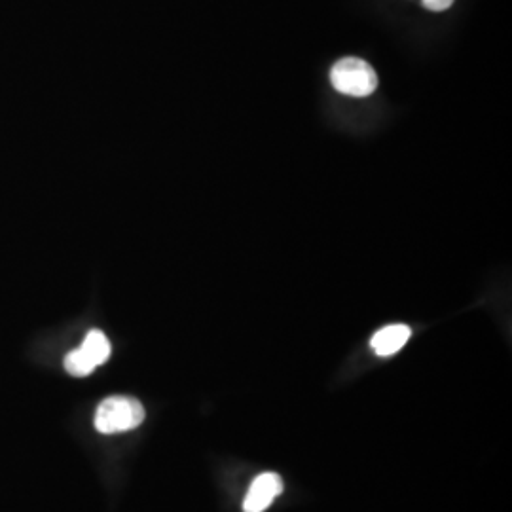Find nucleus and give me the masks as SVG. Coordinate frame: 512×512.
<instances>
[{
    "mask_svg": "<svg viewBox=\"0 0 512 512\" xmlns=\"http://www.w3.org/2000/svg\"><path fill=\"white\" fill-rule=\"evenodd\" d=\"M145 421V406L131 397H109L95 412V429L103 435H116L137 429Z\"/></svg>",
    "mask_w": 512,
    "mask_h": 512,
    "instance_id": "1",
    "label": "nucleus"
},
{
    "mask_svg": "<svg viewBox=\"0 0 512 512\" xmlns=\"http://www.w3.org/2000/svg\"><path fill=\"white\" fill-rule=\"evenodd\" d=\"M330 82L336 92L349 97H368L378 88V76L374 69L357 57L338 61L330 71Z\"/></svg>",
    "mask_w": 512,
    "mask_h": 512,
    "instance_id": "2",
    "label": "nucleus"
},
{
    "mask_svg": "<svg viewBox=\"0 0 512 512\" xmlns=\"http://www.w3.org/2000/svg\"><path fill=\"white\" fill-rule=\"evenodd\" d=\"M110 351L109 338L101 330H90L82 346L65 357V370L76 378L90 376L97 366L109 361Z\"/></svg>",
    "mask_w": 512,
    "mask_h": 512,
    "instance_id": "3",
    "label": "nucleus"
},
{
    "mask_svg": "<svg viewBox=\"0 0 512 512\" xmlns=\"http://www.w3.org/2000/svg\"><path fill=\"white\" fill-rule=\"evenodd\" d=\"M283 492V480L275 473H264L256 476L255 482L251 484L249 492L243 501V511L264 512L270 509V505Z\"/></svg>",
    "mask_w": 512,
    "mask_h": 512,
    "instance_id": "4",
    "label": "nucleus"
},
{
    "mask_svg": "<svg viewBox=\"0 0 512 512\" xmlns=\"http://www.w3.org/2000/svg\"><path fill=\"white\" fill-rule=\"evenodd\" d=\"M410 336H412L410 327H406V325H389V327L378 330L372 336L370 346L376 351V355L391 357V355H395L397 351H401L406 346Z\"/></svg>",
    "mask_w": 512,
    "mask_h": 512,
    "instance_id": "5",
    "label": "nucleus"
},
{
    "mask_svg": "<svg viewBox=\"0 0 512 512\" xmlns=\"http://www.w3.org/2000/svg\"><path fill=\"white\" fill-rule=\"evenodd\" d=\"M421 2H423V6H425L427 10H431V12L448 10V8L454 4V0H421Z\"/></svg>",
    "mask_w": 512,
    "mask_h": 512,
    "instance_id": "6",
    "label": "nucleus"
}]
</instances>
